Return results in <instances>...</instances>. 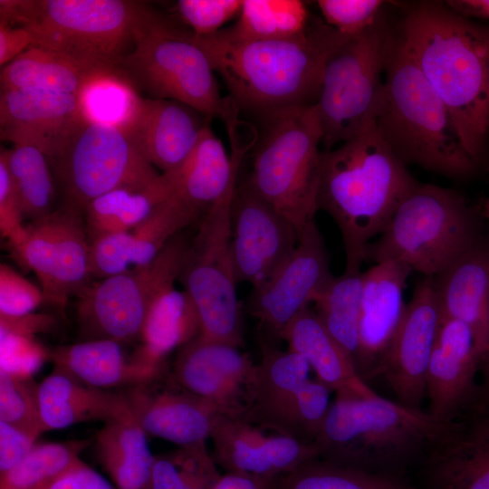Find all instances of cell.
Masks as SVG:
<instances>
[{
  "label": "cell",
  "mask_w": 489,
  "mask_h": 489,
  "mask_svg": "<svg viewBox=\"0 0 489 489\" xmlns=\"http://www.w3.org/2000/svg\"><path fill=\"white\" fill-rule=\"evenodd\" d=\"M172 190L165 174L144 188H119L91 200L83 209L91 242L113 234L129 232L142 222Z\"/></svg>",
  "instance_id": "35"
},
{
  "label": "cell",
  "mask_w": 489,
  "mask_h": 489,
  "mask_svg": "<svg viewBox=\"0 0 489 489\" xmlns=\"http://www.w3.org/2000/svg\"><path fill=\"white\" fill-rule=\"evenodd\" d=\"M376 125L405 164L455 179L472 177L478 166L464 149L448 109L396 34L384 75Z\"/></svg>",
  "instance_id": "5"
},
{
  "label": "cell",
  "mask_w": 489,
  "mask_h": 489,
  "mask_svg": "<svg viewBox=\"0 0 489 489\" xmlns=\"http://www.w3.org/2000/svg\"><path fill=\"white\" fill-rule=\"evenodd\" d=\"M200 217L198 210L176 195L159 203L142 222L125 233L130 264H149L176 235Z\"/></svg>",
  "instance_id": "37"
},
{
  "label": "cell",
  "mask_w": 489,
  "mask_h": 489,
  "mask_svg": "<svg viewBox=\"0 0 489 489\" xmlns=\"http://www.w3.org/2000/svg\"><path fill=\"white\" fill-rule=\"evenodd\" d=\"M77 99L86 120L124 129L132 120L141 97L130 82L115 70L89 81Z\"/></svg>",
  "instance_id": "40"
},
{
  "label": "cell",
  "mask_w": 489,
  "mask_h": 489,
  "mask_svg": "<svg viewBox=\"0 0 489 489\" xmlns=\"http://www.w3.org/2000/svg\"><path fill=\"white\" fill-rule=\"evenodd\" d=\"M38 399L44 432L81 422H107L131 416L120 391L91 387L54 366L39 383Z\"/></svg>",
  "instance_id": "29"
},
{
  "label": "cell",
  "mask_w": 489,
  "mask_h": 489,
  "mask_svg": "<svg viewBox=\"0 0 489 489\" xmlns=\"http://www.w3.org/2000/svg\"><path fill=\"white\" fill-rule=\"evenodd\" d=\"M399 34L448 109L462 145L479 167L489 151V24L459 15L445 2L420 1Z\"/></svg>",
  "instance_id": "1"
},
{
  "label": "cell",
  "mask_w": 489,
  "mask_h": 489,
  "mask_svg": "<svg viewBox=\"0 0 489 489\" xmlns=\"http://www.w3.org/2000/svg\"><path fill=\"white\" fill-rule=\"evenodd\" d=\"M242 0H179L176 4L181 20L197 36H207L222 30V26L236 14Z\"/></svg>",
  "instance_id": "47"
},
{
  "label": "cell",
  "mask_w": 489,
  "mask_h": 489,
  "mask_svg": "<svg viewBox=\"0 0 489 489\" xmlns=\"http://www.w3.org/2000/svg\"><path fill=\"white\" fill-rule=\"evenodd\" d=\"M44 302L41 288L5 264L0 265V314L20 316Z\"/></svg>",
  "instance_id": "49"
},
{
  "label": "cell",
  "mask_w": 489,
  "mask_h": 489,
  "mask_svg": "<svg viewBox=\"0 0 489 489\" xmlns=\"http://www.w3.org/2000/svg\"><path fill=\"white\" fill-rule=\"evenodd\" d=\"M69 206L83 212L119 188H144L160 175L122 128L84 120L53 160Z\"/></svg>",
  "instance_id": "13"
},
{
  "label": "cell",
  "mask_w": 489,
  "mask_h": 489,
  "mask_svg": "<svg viewBox=\"0 0 489 489\" xmlns=\"http://www.w3.org/2000/svg\"><path fill=\"white\" fill-rule=\"evenodd\" d=\"M418 183L381 136L375 120L339 146L322 151L318 211L338 226L345 273H360L372 239Z\"/></svg>",
  "instance_id": "3"
},
{
  "label": "cell",
  "mask_w": 489,
  "mask_h": 489,
  "mask_svg": "<svg viewBox=\"0 0 489 489\" xmlns=\"http://www.w3.org/2000/svg\"><path fill=\"white\" fill-rule=\"evenodd\" d=\"M445 4L461 16L489 22V0H448Z\"/></svg>",
  "instance_id": "56"
},
{
  "label": "cell",
  "mask_w": 489,
  "mask_h": 489,
  "mask_svg": "<svg viewBox=\"0 0 489 489\" xmlns=\"http://www.w3.org/2000/svg\"><path fill=\"white\" fill-rule=\"evenodd\" d=\"M264 431L244 417L218 413L209 436L213 459L226 473L274 479L320 457L315 443Z\"/></svg>",
  "instance_id": "21"
},
{
  "label": "cell",
  "mask_w": 489,
  "mask_h": 489,
  "mask_svg": "<svg viewBox=\"0 0 489 489\" xmlns=\"http://www.w3.org/2000/svg\"><path fill=\"white\" fill-rule=\"evenodd\" d=\"M259 121L244 181L301 234L318 212L323 150L316 107L283 110Z\"/></svg>",
  "instance_id": "7"
},
{
  "label": "cell",
  "mask_w": 489,
  "mask_h": 489,
  "mask_svg": "<svg viewBox=\"0 0 489 489\" xmlns=\"http://www.w3.org/2000/svg\"><path fill=\"white\" fill-rule=\"evenodd\" d=\"M57 321L53 315L30 312L20 316L0 314V332L27 337L48 332L54 329Z\"/></svg>",
  "instance_id": "52"
},
{
  "label": "cell",
  "mask_w": 489,
  "mask_h": 489,
  "mask_svg": "<svg viewBox=\"0 0 489 489\" xmlns=\"http://www.w3.org/2000/svg\"><path fill=\"white\" fill-rule=\"evenodd\" d=\"M120 65L155 98L178 101L225 125L239 120L238 107L229 96L221 95L215 72L193 33L154 11L138 29L133 47Z\"/></svg>",
  "instance_id": "8"
},
{
  "label": "cell",
  "mask_w": 489,
  "mask_h": 489,
  "mask_svg": "<svg viewBox=\"0 0 489 489\" xmlns=\"http://www.w3.org/2000/svg\"><path fill=\"white\" fill-rule=\"evenodd\" d=\"M198 114L176 101L141 98L123 129L144 158L165 173L185 160L209 121H202Z\"/></svg>",
  "instance_id": "26"
},
{
  "label": "cell",
  "mask_w": 489,
  "mask_h": 489,
  "mask_svg": "<svg viewBox=\"0 0 489 489\" xmlns=\"http://www.w3.org/2000/svg\"><path fill=\"white\" fill-rule=\"evenodd\" d=\"M451 422L379 394L339 391L314 443L322 460L408 484Z\"/></svg>",
  "instance_id": "4"
},
{
  "label": "cell",
  "mask_w": 489,
  "mask_h": 489,
  "mask_svg": "<svg viewBox=\"0 0 489 489\" xmlns=\"http://www.w3.org/2000/svg\"><path fill=\"white\" fill-rule=\"evenodd\" d=\"M38 386L33 377L22 378L0 370V421L36 438L44 432Z\"/></svg>",
  "instance_id": "43"
},
{
  "label": "cell",
  "mask_w": 489,
  "mask_h": 489,
  "mask_svg": "<svg viewBox=\"0 0 489 489\" xmlns=\"http://www.w3.org/2000/svg\"><path fill=\"white\" fill-rule=\"evenodd\" d=\"M215 460L206 443L156 456L146 489H186L195 478L216 472Z\"/></svg>",
  "instance_id": "44"
},
{
  "label": "cell",
  "mask_w": 489,
  "mask_h": 489,
  "mask_svg": "<svg viewBox=\"0 0 489 489\" xmlns=\"http://www.w3.org/2000/svg\"><path fill=\"white\" fill-rule=\"evenodd\" d=\"M256 364L238 348L198 335L181 347L169 373L185 390L212 403L220 413L245 417Z\"/></svg>",
  "instance_id": "18"
},
{
  "label": "cell",
  "mask_w": 489,
  "mask_h": 489,
  "mask_svg": "<svg viewBox=\"0 0 489 489\" xmlns=\"http://www.w3.org/2000/svg\"><path fill=\"white\" fill-rule=\"evenodd\" d=\"M480 212L482 216L486 220L487 225L489 226V197L483 200Z\"/></svg>",
  "instance_id": "58"
},
{
  "label": "cell",
  "mask_w": 489,
  "mask_h": 489,
  "mask_svg": "<svg viewBox=\"0 0 489 489\" xmlns=\"http://www.w3.org/2000/svg\"><path fill=\"white\" fill-rule=\"evenodd\" d=\"M323 21L346 37L358 35L382 15V0H318Z\"/></svg>",
  "instance_id": "46"
},
{
  "label": "cell",
  "mask_w": 489,
  "mask_h": 489,
  "mask_svg": "<svg viewBox=\"0 0 489 489\" xmlns=\"http://www.w3.org/2000/svg\"><path fill=\"white\" fill-rule=\"evenodd\" d=\"M331 392L318 379H309L299 392L283 436L302 443H314L329 413Z\"/></svg>",
  "instance_id": "45"
},
{
  "label": "cell",
  "mask_w": 489,
  "mask_h": 489,
  "mask_svg": "<svg viewBox=\"0 0 489 489\" xmlns=\"http://www.w3.org/2000/svg\"><path fill=\"white\" fill-rule=\"evenodd\" d=\"M481 359L469 327L443 317L426 374V410L441 422H451L478 401L475 374Z\"/></svg>",
  "instance_id": "23"
},
{
  "label": "cell",
  "mask_w": 489,
  "mask_h": 489,
  "mask_svg": "<svg viewBox=\"0 0 489 489\" xmlns=\"http://www.w3.org/2000/svg\"><path fill=\"white\" fill-rule=\"evenodd\" d=\"M118 69L119 66L32 45L2 67L1 90L32 89L77 96L92 78Z\"/></svg>",
  "instance_id": "32"
},
{
  "label": "cell",
  "mask_w": 489,
  "mask_h": 489,
  "mask_svg": "<svg viewBox=\"0 0 489 489\" xmlns=\"http://www.w3.org/2000/svg\"><path fill=\"white\" fill-rule=\"evenodd\" d=\"M270 489H417L407 483L319 458L273 480Z\"/></svg>",
  "instance_id": "42"
},
{
  "label": "cell",
  "mask_w": 489,
  "mask_h": 489,
  "mask_svg": "<svg viewBox=\"0 0 489 489\" xmlns=\"http://www.w3.org/2000/svg\"><path fill=\"white\" fill-rule=\"evenodd\" d=\"M11 175L24 217L33 221L53 212L54 186L47 156L40 149L26 145H15L1 150Z\"/></svg>",
  "instance_id": "38"
},
{
  "label": "cell",
  "mask_w": 489,
  "mask_h": 489,
  "mask_svg": "<svg viewBox=\"0 0 489 489\" xmlns=\"http://www.w3.org/2000/svg\"><path fill=\"white\" fill-rule=\"evenodd\" d=\"M34 44L32 33L24 26L0 22V65L5 66Z\"/></svg>",
  "instance_id": "54"
},
{
  "label": "cell",
  "mask_w": 489,
  "mask_h": 489,
  "mask_svg": "<svg viewBox=\"0 0 489 489\" xmlns=\"http://www.w3.org/2000/svg\"><path fill=\"white\" fill-rule=\"evenodd\" d=\"M395 35L381 15L363 33L345 37L329 54L315 104L322 150L351 139L375 119Z\"/></svg>",
  "instance_id": "9"
},
{
  "label": "cell",
  "mask_w": 489,
  "mask_h": 489,
  "mask_svg": "<svg viewBox=\"0 0 489 489\" xmlns=\"http://www.w3.org/2000/svg\"><path fill=\"white\" fill-rule=\"evenodd\" d=\"M300 234L245 181L237 184L231 205V250L237 283L256 289L267 282L296 247Z\"/></svg>",
  "instance_id": "16"
},
{
  "label": "cell",
  "mask_w": 489,
  "mask_h": 489,
  "mask_svg": "<svg viewBox=\"0 0 489 489\" xmlns=\"http://www.w3.org/2000/svg\"><path fill=\"white\" fill-rule=\"evenodd\" d=\"M481 216L457 191L418 182L368 245L366 261L399 262L435 277L485 236Z\"/></svg>",
  "instance_id": "6"
},
{
  "label": "cell",
  "mask_w": 489,
  "mask_h": 489,
  "mask_svg": "<svg viewBox=\"0 0 489 489\" xmlns=\"http://www.w3.org/2000/svg\"><path fill=\"white\" fill-rule=\"evenodd\" d=\"M281 339L290 350L302 356L317 379L332 391H346L360 397L378 395L359 374L350 354L331 335L309 307L284 329Z\"/></svg>",
  "instance_id": "31"
},
{
  "label": "cell",
  "mask_w": 489,
  "mask_h": 489,
  "mask_svg": "<svg viewBox=\"0 0 489 489\" xmlns=\"http://www.w3.org/2000/svg\"><path fill=\"white\" fill-rule=\"evenodd\" d=\"M273 480L240 473H225L213 489H270Z\"/></svg>",
  "instance_id": "55"
},
{
  "label": "cell",
  "mask_w": 489,
  "mask_h": 489,
  "mask_svg": "<svg viewBox=\"0 0 489 489\" xmlns=\"http://www.w3.org/2000/svg\"><path fill=\"white\" fill-rule=\"evenodd\" d=\"M429 489H489V408L451 422L418 468Z\"/></svg>",
  "instance_id": "24"
},
{
  "label": "cell",
  "mask_w": 489,
  "mask_h": 489,
  "mask_svg": "<svg viewBox=\"0 0 489 489\" xmlns=\"http://www.w3.org/2000/svg\"><path fill=\"white\" fill-rule=\"evenodd\" d=\"M24 242L13 254L40 281L44 302L63 311L69 299L90 286L91 240L83 212L65 204L26 226Z\"/></svg>",
  "instance_id": "14"
},
{
  "label": "cell",
  "mask_w": 489,
  "mask_h": 489,
  "mask_svg": "<svg viewBox=\"0 0 489 489\" xmlns=\"http://www.w3.org/2000/svg\"><path fill=\"white\" fill-rule=\"evenodd\" d=\"M237 184L202 216L179 280L197 307L199 335L239 348L243 317L231 250V205Z\"/></svg>",
  "instance_id": "12"
},
{
  "label": "cell",
  "mask_w": 489,
  "mask_h": 489,
  "mask_svg": "<svg viewBox=\"0 0 489 489\" xmlns=\"http://www.w3.org/2000/svg\"><path fill=\"white\" fill-rule=\"evenodd\" d=\"M84 120L77 96L32 89L1 90V139L34 147L51 160Z\"/></svg>",
  "instance_id": "22"
},
{
  "label": "cell",
  "mask_w": 489,
  "mask_h": 489,
  "mask_svg": "<svg viewBox=\"0 0 489 489\" xmlns=\"http://www.w3.org/2000/svg\"><path fill=\"white\" fill-rule=\"evenodd\" d=\"M132 417L147 436L180 446L206 443L218 409L179 387L168 375L121 389Z\"/></svg>",
  "instance_id": "19"
},
{
  "label": "cell",
  "mask_w": 489,
  "mask_h": 489,
  "mask_svg": "<svg viewBox=\"0 0 489 489\" xmlns=\"http://www.w3.org/2000/svg\"><path fill=\"white\" fill-rule=\"evenodd\" d=\"M244 124L239 120L225 126L231 147L230 153H227L208 121L185 160L176 168L163 173L172 194L202 216L238 180L244 158L256 138V128L250 124L243 135Z\"/></svg>",
  "instance_id": "20"
},
{
  "label": "cell",
  "mask_w": 489,
  "mask_h": 489,
  "mask_svg": "<svg viewBox=\"0 0 489 489\" xmlns=\"http://www.w3.org/2000/svg\"><path fill=\"white\" fill-rule=\"evenodd\" d=\"M432 277L416 286L376 376L382 375L398 402L421 408L426 374L442 321Z\"/></svg>",
  "instance_id": "17"
},
{
  "label": "cell",
  "mask_w": 489,
  "mask_h": 489,
  "mask_svg": "<svg viewBox=\"0 0 489 489\" xmlns=\"http://www.w3.org/2000/svg\"><path fill=\"white\" fill-rule=\"evenodd\" d=\"M23 217L11 175L4 158L0 157V232L2 237L7 238L12 251L26 238L27 230L22 223Z\"/></svg>",
  "instance_id": "50"
},
{
  "label": "cell",
  "mask_w": 489,
  "mask_h": 489,
  "mask_svg": "<svg viewBox=\"0 0 489 489\" xmlns=\"http://www.w3.org/2000/svg\"><path fill=\"white\" fill-rule=\"evenodd\" d=\"M261 360L251 406L244 419L264 430L283 435L299 392L310 379V365L300 354L261 343Z\"/></svg>",
  "instance_id": "28"
},
{
  "label": "cell",
  "mask_w": 489,
  "mask_h": 489,
  "mask_svg": "<svg viewBox=\"0 0 489 489\" xmlns=\"http://www.w3.org/2000/svg\"><path fill=\"white\" fill-rule=\"evenodd\" d=\"M151 11L126 0H34L24 27L33 45L119 66Z\"/></svg>",
  "instance_id": "10"
},
{
  "label": "cell",
  "mask_w": 489,
  "mask_h": 489,
  "mask_svg": "<svg viewBox=\"0 0 489 489\" xmlns=\"http://www.w3.org/2000/svg\"><path fill=\"white\" fill-rule=\"evenodd\" d=\"M311 16L299 0H242L235 24L226 30L242 39L295 36L308 26Z\"/></svg>",
  "instance_id": "39"
},
{
  "label": "cell",
  "mask_w": 489,
  "mask_h": 489,
  "mask_svg": "<svg viewBox=\"0 0 489 489\" xmlns=\"http://www.w3.org/2000/svg\"><path fill=\"white\" fill-rule=\"evenodd\" d=\"M413 271L399 262L374 264L362 273L360 351L356 368L360 377L376 376L406 303L403 291Z\"/></svg>",
  "instance_id": "25"
},
{
  "label": "cell",
  "mask_w": 489,
  "mask_h": 489,
  "mask_svg": "<svg viewBox=\"0 0 489 489\" xmlns=\"http://www.w3.org/2000/svg\"><path fill=\"white\" fill-rule=\"evenodd\" d=\"M87 440L36 443L14 467L0 475V489H45L81 459Z\"/></svg>",
  "instance_id": "41"
},
{
  "label": "cell",
  "mask_w": 489,
  "mask_h": 489,
  "mask_svg": "<svg viewBox=\"0 0 489 489\" xmlns=\"http://www.w3.org/2000/svg\"><path fill=\"white\" fill-rule=\"evenodd\" d=\"M45 489H114L99 473L82 460Z\"/></svg>",
  "instance_id": "53"
},
{
  "label": "cell",
  "mask_w": 489,
  "mask_h": 489,
  "mask_svg": "<svg viewBox=\"0 0 489 489\" xmlns=\"http://www.w3.org/2000/svg\"><path fill=\"white\" fill-rule=\"evenodd\" d=\"M361 293L362 272H343L334 276L313 302L322 324L350 354L355 366L360 351Z\"/></svg>",
  "instance_id": "36"
},
{
  "label": "cell",
  "mask_w": 489,
  "mask_h": 489,
  "mask_svg": "<svg viewBox=\"0 0 489 489\" xmlns=\"http://www.w3.org/2000/svg\"><path fill=\"white\" fill-rule=\"evenodd\" d=\"M334 278L330 256L315 220L301 232L295 249L276 273L253 289L249 312L281 339L287 325Z\"/></svg>",
  "instance_id": "15"
},
{
  "label": "cell",
  "mask_w": 489,
  "mask_h": 489,
  "mask_svg": "<svg viewBox=\"0 0 489 489\" xmlns=\"http://www.w3.org/2000/svg\"><path fill=\"white\" fill-rule=\"evenodd\" d=\"M432 278L443 317L469 327L482 362L489 350V236Z\"/></svg>",
  "instance_id": "27"
},
{
  "label": "cell",
  "mask_w": 489,
  "mask_h": 489,
  "mask_svg": "<svg viewBox=\"0 0 489 489\" xmlns=\"http://www.w3.org/2000/svg\"><path fill=\"white\" fill-rule=\"evenodd\" d=\"M49 357L50 351L34 337L0 332L1 371L32 378Z\"/></svg>",
  "instance_id": "48"
},
{
  "label": "cell",
  "mask_w": 489,
  "mask_h": 489,
  "mask_svg": "<svg viewBox=\"0 0 489 489\" xmlns=\"http://www.w3.org/2000/svg\"><path fill=\"white\" fill-rule=\"evenodd\" d=\"M36 439L0 421V475L20 463L33 449Z\"/></svg>",
  "instance_id": "51"
},
{
  "label": "cell",
  "mask_w": 489,
  "mask_h": 489,
  "mask_svg": "<svg viewBox=\"0 0 489 489\" xmlns=\"http://www.w3.org/2000/svg\"><path fill=\"white\" fill-rule=\"evenodd\" d=\"M147 436L132 416L104 422L97 432V457L119 489H146L155 458Z\"/></svg>",
  "instance_id": "34"
},
{
  "label": "cell",
  "mask_w": 489,
  "mask_h": 489,
  "mask_svg": "<svg viewBox=\"0 0 489 489\" xmlns=\"http://www.w3.org/2000/svg\"><path fill=\"white\" fill-rule=\"evenodd\" d=\"M486 162L488 163V168H489V156H488V158H487Z\"/></svg>",
  "instance_id": "59"
},
{
  "label": "cell",
  "mask_w": 489,
  "mask_h": 489,
  "mask_svg": "<svg viewBox=\"0 0 489 489\" xmlns=\"http://www.w3.org/2000/svg\"><path fill=\"white\" fill-rule=\"evenodd\" d=\"M189 248L190 243L180 233L149 264L90 284L76 305L84 340L126 343L139 339L151 306L179 279Z\"/></svg>",
  "instance_id": "11"
},
{
  "label": "cell",
  "mask_w": 489,
  "mask_h": 489,
  "mask_svg": "<svg viewBox=\"0 0 489 489\" xmlns=\"http://www.w3.org/2000/svg\"><path fill=\"white\" fill-rule=\"evenodd\" d=\"M479 369L482 371L483 382L477 404L489 408V350L482 360Z\"/></svg>",
  "instance_id": "57"
},
{
  "label": "cell",
  "mask_w": 489,
  "mask_h": 489,
  "mask_svg": "<svg viewBox=\"0 0 489 489\" xmlns=\"http://www.w3.org/2000/svg\"><path fill=\"white\" fill-rule=\"evenodd\" d=\"M199 334L200 319L193 300L185 290L173 288L151 306L137 352L149 366L163 370L165 358Z\"/></svg>",
  "instance_id": "33"
},
{
  "label": "cell",
  "mask_w": 489,
  "mask_h": 489,
  "mask_svg": "<svg viewBox=\"0 0 489 489\" xmlns=\"http://www.w3.org/2000/svg\"><path fill=\"white\" fill-rule=\"evenodd\" d=\"M194 37L240 113L261 120L283 110L315 105L325 62L346 36L311 18L302 33L287 38L242 39L226 28Z\"/></svg>",
  "instance_id": "2"
},
{
  "label": "cell",
  "mask_w": 489,
  "mask_h": 489,
  "mask_svg": "<svg viewBox=\"0 0 489 489\" xmlns=\"http://www.w3.org/2000/svg\"><path fill=\"white\" fill-rule=\"evenodd\" d=\"M49 360L83 383L106 390L137 386L164 373L147 365L136 351L127 357L122 343L110 340L60 346L50 350Z\"/></svg>",
  "instance_id": "30"
}]
</instances>
